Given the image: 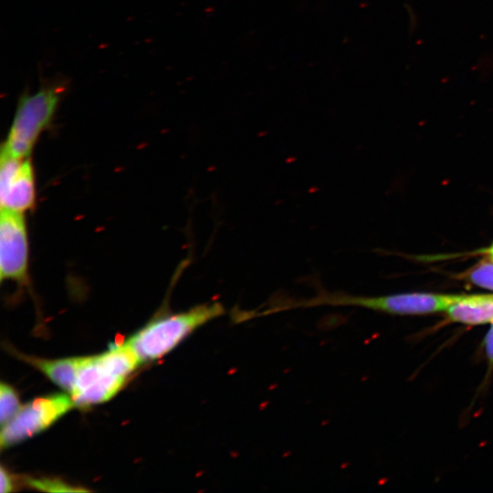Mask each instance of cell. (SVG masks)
Segmentation results:
<instances>
[{
  "label": "cell",
  "instance_id": "9c48e42d",
  "mask_svg": "<svg viewBox=\"0 0 493 493\" xmlns=\"http://www.w3.org/2000/svg\"><path fill=\"white\" fill-rule=\"evenodd\" d=\"M451 321L481 325L493 320V295H461L446 309Z\"/></svg>",
  "mask_w": 493,
  "mask_h": 493
},
{
  "label": "cell",
  "instance_id": "8fae6325",
  "mask_svg": "<svg viewBox=\"0 0 493 493\" xmlns=\"http://www.w3.org/2000/svg\"><path fill=\"white\" fill-rule=\"evenodd\" d=\"M25 485L31 488L46 492H84L86 488L73 487L61 479L49 477H26Z\"/></svg>",
  "mask_w": 493,
  "mask_h": 493
},
{
  "label": "cell",
  "instance_id": "8992f818",
  "mask_svg": "<svg viewBox=\"0 0 493 493\" xmlns=\"http://www.w3.org/2000/svg\"><path fill=\"white\" fill-rule=\"evenodd\" d=\"M28 268L29 241L24 214L1 209L0 279L27 285Z\"/></svg>",
  "mask_w": 493,
  "mask_h": 493
},
{
  "label": "cell",
  "instance_id": "52a82bcc",
  "mask_svg": "<svg viewBox=\"0 0 493 493\" xmlns=\"http://www.w3.org/2000/svg\"><path fill=\"white\" fill-rule=\"evenodd\" d=\"M36 175L29 157L16 158L1 151V209L25 214L35 207Z\"/></svg>",
  "mask_w": 493,
  "mask_h": 493
},
{
  "label": "cell",
  "instance_id": "5b68a950",
  "mask_svg": "<svg viewBox=\"0 0 493 493\" xmlns=\"http://www.w3.org/2000/svg\"><path fill=\"white\" fill-rule=\"evenodd\" d=\"M75 404L70 395L55 393L38 397L21 406L1 429V448L10 447L37 435L67 414Z\"/></svg>",
  "mask_w": 493,
  "mask_h": 493
},
{
  "label": "cell",
  "instance_id": "6da1fadb",
  "mask_svg": "<svg viewBox=\"0 0 493 493\" xmlns=\"http://www.w3.org/2000/svg\"><path fill=\"white\" fill-rule=\"evenodd\" d=\"M140 363L128 342L98 355L84 356L70 394L75 406L88 407L109 401Z\"/></svg>",
  "mask_w": 493,
  "mask_h": 493
},
{
  "label": "cell",
  "instance_id": "3957f363",
  "mask_svg": "<svg viewBox=\"0 0 493 493\" xmlns=\"http://www.w3.org/2000/svg\"><path fill=\"white\" fill-rule=\"evenodd\" d=\"M65 91V83L55 80L35 92L23 93L1 151L16 158L30 157L38 138L50 126Z\"/></svg>",
  "mask_w": 493,
  "mask_h": 493
},
{
  "label": "cell",
  "instance_id": "9a60e30c",
  "mask_svg": "<svg viewBox=\"0 0 493 493\" xmlns=\"http://www.w3.org/2000/svg\"><path fill=\"white\" fill-rule=\"evenodd\" d=\"M488 255L491 259H493V245L488 248Z\"/></svg>",
  "mask_w": 493,
  "mask_h": 493
},
{
  "label": "cell",
  "instance_id": "30bf717a",
  "mask_svg": "<svg viewBox=\"0 0 493 493\" xmlns=\"http://www.w3.org/2000/svg\"><path fill=\"white\" fill-rule=\"evenodd\" d=\"M21 404L16 392L9 384L0 385V422L1 427L6 425L20 410Z\"/></svg>",
  "mask_w": 493,
  "mask_h": 493
},
{
  "label": "cell",
  "instance_id": "7a4b0ae2",
  "mask_svg": "<svg viewBox=\"0 0 493 493\" xmlns=\"http://www.w3.org/2000/svg\"><path fill=\"white\" fill-rule=\"evenodd\" d=\"M461 295L407 293L380 297L353 296L320 289L314 297L299 300L279 299L273 301L275 313L317 306H355L392 314H426L446 310Z\"/></svg>",
  "mask_w": 493,
  "mask_h": 493
},
{
  "label": "cell",
  "instance_id": "4fadbf2b",
  "mask_svg": "<svg viewBox=\"0 0 493 493\" xmlns=\"http://www.w3.org/2000/svg\"><path fill=\"white\" fill-rule=\"evenodd\" d=\"M1 493H8L15 490V479L13 476L5 470L3 467H1Z\"/></svg>",
  "mask_w": 493,
  "mask_h": 493
},
{
  "label": "cell",
  "instance_id": "5bb4252c",
  "mask_svg": "<svg viewBox=\"0 0 493 493\" xmlns=\"http://www.w3.org/2000/svg\"><path fill=\"white\" fill-rule=\"evenodd\" d=\"M491 327L485 337L484 347L489 368H493V320L490 322Z\"/></svg>",
  "mask_w": 493,
  "mask_h": 493
},
{
  "label": "cell",
  "instance_id": "7c38bea8",
  "mask_svg": "<svg viewBox=\"0 0 493 493\" xmlns=\"http://www.w3.org/2000/svg\"><path fill=\"white\" fill-rule=\"evenodd\" d=\"M466 278L479 287L493 290V259L481 261L466 274Z\"/></svg>",
  "mask_w": 493,
  "mask_h": 493
},
{
  "label": "cell",
  "instance_id": "ba28073f",
  "mask_svg": "<svg viewBox=\"0 0 493 493\" xmlns=\"http://www.w3.org/2000/svg\"><path fill=\"white\" fill-rule=\"evenodd\" d=\"M16 353L21 360L39 370L55 384L69 395L71 394L84 357L47 360L18 352Z\"/></svg>",
  "mask_w": 493,
  "mask_h": 493
},
{
  "label": "cell",
  "instance_id": "277c9868",
  "mask_svg": "<svg viewBox=\"0 0 493 493\" xmlns=\"http://www.w3.org/2000/svg\"><path fill=\"white\" fill-rule=\"evenodd\" d=\"M225 314L226 309L218 301L202 303L186 311L152 320L127 342L141 362L153 361L171 351L201 326Z\"/></svg>",
  "mask_w": 493,
  "mask_h": 493
}]
</instances>
